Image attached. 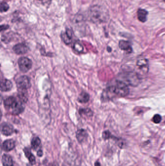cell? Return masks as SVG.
Masks as SVG:
<instances>
[{
  "label": "cell",
  "mask_w": 165,
  "mask_h": 166,
  "mask_svg": "<svg viewBox=\"0 0 165 166\" xmlns=\"http://www.w3.org/2000/svg\"><path fill=\"white\" fill-rule=\"evenodd\" d=\"M88 17L92 22L100 24L107 22L110 16L106 8L96 5L90 7L89 9Z\"/></svg>",
  "instance_id": "1"
},
{
  "label": "cell",
  "mask_w": 165,
  "mask_h": 166,
  "mask_svg": "<svg viewBox=\"0 0 165 166\" xmlns=\"http://www.w3.org/2000/svg\"><path fill=\"white\" fill-rule=\"evenodd\" d=\"M23 103L18 101L15 97L7 98L4 100V105L7 110H11L12 113L14 115H18L23 112L24 106Z\"/></svg>",
  "instance_id": "2"
},
{
  "label": "cell",
  "mask_w": 165,
  "mask_h": 166,
  "mask_svg": "<svg viewBox=\"0 0 165 166\" xmlns=\"http://www.w3.org/2000/svg\"><path fill=\"white\" fill-rule=\"evenodd\" d=\"M115 95L124 97L129 94V89L128 85L121 81H117L114 85L110 86Z\"/></svg>",
  "instance_id": "3"
},
{
  "label": "cell",
  "mask_w": 165,
  "mask_h": 166,
  "mask_svg": "<svg viewBox=\"0 0 165 166\" xmlns=\"http://www.w3.org/2000/svg\"><path fill=\"white\" fill-rule=\"evenodd\" d=\"M124 78L126 79V82H128L129 85L133 87L138 86L141 81V79L137 73L134 71H129L126 73Z\"/></svg>",
  "instance_id": "4"
},
{
  "label": "cell",
  "mask_w": 165,
  "mask_h": 166,
  "mask_svg": "<svg viewBox=\"0 0 165 166\" xmlns=\"http://www.w3.org/2000/svg\"><path fill=\"white\" fill-rule=\"evenodd\" d=\"M16 84L18 90H27L31 87L30 79L26 75L18 77L16 79Z\"/></svg>",
  "instance_id": "5"
},
{
  "label": "cell",
  "mask_w": 165,
  "mask_h": 166,
  "mask_svg": "<svg viewBox=\"0 0 165 166\" xmlns=\"http://www.w3.org/2000/svg\"><path fill=\"white\" fill-rule=\"evenodd\" d=\"M18 63L20 71L21 72L24 73L28 72L31 69L33 64L31 60L26 57H21L20 58L18 59Z\"/></svg>",
  "instance_id": "6"
},
{
  "label": "cell",
  "mask_w": 165,
  "mask_h": 166,
  "mask_svg": "<svg viewBox=\"0 0 165 166\" xmlns=\"http://www.w3.org/2000/svg\"><path fill=\"white\" fill-rule=\"evenodd\" d=\"M29 48L24 43H18L14 46L13 50L16 54L18 55L25 54L28 52Z\"/></svg>",
  "instance_id": "7"
},
{
  "label": "cell",
  "mask_w": 165,
  "mask_h": 166,
  "mask_svg": "<svg viewBox=\"0 0 165 166\" xmlns=\"http://www.w3.org/2000/svg\"><path fill=\"white\" fill-rule=\"evenodd\" d=\"M13 126L9 123H3L1 127V132L2 134L5 136H9L15 132Z\"/></svg>",
  "instance_id": "8"
},
{
  "label": "cell",
  "mask_w": 165,
  "mask_h": 166,
  "mask_svg": "<svg viewBox=\"0 0 165 166\" xmlns=\"http://www.w3.org/2000/svg\"><path fill=\"white\" fill-rule=\"evenodd\" d=\"M76 138L79 143H83L85 142L88 139V134L85 129H79L76 133Z\"/></svg>",
  "instance_id": "9"
},
{
  "label": "cell",
  "mask_w": 165,
  "mask_h": 166,
  "mask_svg": "<svg viewBox=\"0 0 165 166\" xmlns=\"http://www.w3.org/2000/svg\"><path fill=\"white\" fill-rule=\"evenodd\" d=\"M16 146L15 140L12 139L7 140L3 142L2 144V149L3 151L8 152L13 150Z\"/></svg>",
  "instance_id": "10"
},
{
  "label": "cell",
  "mask_w": 165,
  "mask_h": 166,
  "mask_svg": "<svg viewBox=\"0 0 165 166\" xmlns=\"http://www.w3.org/2000/svg\"><path fill=\"white\" fill-rule=\"evenodd\" d=\"M73 32L70 29H66L65 32H63L61 34V38L62 41L66 44H70L72 42Z\"/></svg>",
  "instance_id": "11"
},
{
  "label": "cell",
  "mask_w": 165,
  "mask_h": 166,
  "mask_svg": "<svg viewBox=\"0 0 165 166\" xmlns=\"http://www.w3.org/2000/svg\"><path fill=\"white\" fill-rule=\"evenodd\" d=\"M119 46L122 50L125 51L128 53H131L133 50L131 44L129 42L126 40H122L119 41Z\"/></svg>",
  "instance_id": "12"
},
{
  "label": "cell",
  "mask_w": 165,
  "mask_h": 166,
  "mask_svg": "<svg viewBox=\"0 0 165 166\" xmlns=\"http://www.w3.org/2000/svg\"><path fill=\"white\" fill-rule=\"evenodd\" d=\"M13 84L11 82L7 79H3L1 81V90L2 91H9L11 89Z\"/></svg>",
  "instance_id": "13"
},
{
  "label": "cell",
  "mask_w": 165,
  "mask_h": 166,
  "mask_svg": "<svg viewBox=\"0 0 165 166\" xmlns=\"http://www.w3.org/2000/svg\"><path fill=\"white\" fill-rule=\"evenodd\" d=\"M148 12L142 8H139L137 11V17L138 20L141 22H145L147 20Z\"/></svg>",
  "instance_id": "14"
},
{
  "label": "cell",
  "mask_w": 165,
  "mask_h": 166,
  "mask_svg": "<svg viewBox=\"0 0 165 166\" xmlns=\"http://www.w3.org/2000/svg\"><path fill=\"white\" fill-rule=\"evenodd\" d=\"M23 151L26 157L27 158H28L30 163L32 165H34L36 163L35 157L32 153L29 148H28V147L27 148V147L23 149Z\"/></svg>",
  "instance_id": "15"
},
{
  "label": "cell",
  "mask_w": 165,
  "mask_h": 166,
  "mask_svg": "<svg viewBox=\"0 0 165 166\" xmlns=\"http://www.w3.org/2000/svg\"><path fill=\"white\" fill-rule=\"evenodd\" d=\"M2 162L3 166H14L13 159L11 156L8 154H3V155Z\"/></svg>",
  "instance_id": "16"
},
{
  "label": "cell",
  "mask_w": 165,
  "mask_h": 166,
  "mask_svg": "<svg viewBox=\"0 0 165 166\" xmlns=\"http://www.w3.org/2000/svg\"><path fill=\"white\" fill-rule=\"evenodd\" d=\"M137 66L139 69L142 71H146V69H148V62L145 58L139 59L137 62Z\"/></svg>",
  "instance_id": "17"
},
{
  "label": "cell",
  "mask_w": 165,
  "mask_h": 166,
  "mask_svg": "<svg viewBox=\"0 0 165 166\" xmlns=\"http://www.w3.org/2000/svg\"><path fill=\"white\" fill-rule=\"evenodd\" d=\"M27 90H18V99L22 103H26L28 101V92Z\"/></svg>",
  "instance_id": "18"
},
{
  "label": "cell",
  "mask_w": 165,
  "mask_h": 166,
  "mask_svg": "<svg viewBox=\"0 0 165 166\" xmlns=\"http://www.w3.org/2000/svg\"><path fill=\"white\" fill-rule=\"evenodd\" d=\"M90 95L86 92H82L78 98V102L80 103H86L89 101Z\"/></svg>",
  "instance_id": "19"
},
{
  "label": "cell",
  "mask_w": 165,
  "mask_h": 166,
  "mask_svg": "<svg viewBox=\"0 0 165 166\" xmlns=\"http://www.w3.org/2000/svg\"><path fill=\"white\" fill-rule=\"evenodd\" d=\"M41 141L39 138L34 137L31 140L32 148L34 150H36L41 145Z\"/></svg>",
  "instance_id": "20"
},
{
  "label": "cell",
  "mask_w": 165,
  "mask_h": 166,
  "mask_svg": "<svg viewBox=\"0 0 165 166\" xmlns=\"http://www.w3.org/2000/svg\"><path fill=\"white\" fill-rule=\"evenodd\" d=\"M79 113L82 116L91 117L93 116V113L90 108H82L80 109Z\"/></svg>",
  "instance_id": "21"
},
{
  "label": "cell",
  "mask_w": 165,
  "mask_h": 166,
  "mask_svg": "<svg viewBox=\"0 0 165 166\" xmlns=\"http://www.w3.org/2000/svg\"><path fill=\"white\" fill-rule=\"evenodd\" d=\"M73 48L74 51H75L78 53H81L84 50L83 46L82 44V43H80L79 41H76L74 43Z\"/></svg>",
  "instance_id": "22"
},
{
  "label": "cell",
  "mask_w": 165,
  "mask_h": 166,
  "mask_svg": "<svg viewBox=\"0 0 165 166\" xmlns=\"http://www.w3.org/2000/svg\"><path fill=\"white\" fill-rule=\"evenodd\" d=\"M9 7L7 3L5 2H3L1 3V7H0V10L1 13L7 12L9 9Z\"/></svg>",
  "instance_id": "23"
},
{
  "label": "cell",
  "mask_w": 165,
  "mask_h": 166,
  "mask_svg": "<svg viewBox=\"0 0 165 166\" xmlns=\"http://www.w3.org/2000/svg\"><path fill=\"white\" fill-rule=\"evenodd\" d=\"M102 138L104 140H108L109 138H112V136L111 135L110 132L108 130L104 132L102 134Z\"/></svg>",
  "instance_id": "24"
},
{
  "label": "cell",
  "mask_w": 165,
  "mask_h": 166,
  "mask_svg": "<svg viewBox=\"0 0 165 166\" xmlns=\"http://www.w3.org/2000/svg\"><path fill=\"white\" fill-rule=\"evenodd\" d=\"M161 120H162V117L159 114H155L153 118V121L154 123H156V124L160 123Z\"/></svg>",
  "instance_id": "25"
},
{
  "label": "cell",
  "mask_w": 165,
  "mask_h": 166,
  "mask_svg": "<svg viewBox=\"0 0 165 166\" xmlns=\"http://www.w3.org/2000/svg\"><path fill=\"white\" fill-rule=\"evenodd\" d=\"M43 152L42 150L40 149L37 152V155L38 156L41 157V156H43Z\"/></svg>",
  "instance_id": "26"
},
{
  "label": "cell",
  "mask_w": 165,
  "mask_h": 166,
  "mask_svg": "<svg viewBox=\"0 0 165 166\" xmlns=\"http://www.w3.org/2000/svg\"><path fill=\"white\" fill-rule=\"evenodd\" d=\"M8 28H9V26H8V25H2L1 27V31H3V30H7V29H8Z\"/></svg>",
  "instance_id": "27"
},
{
  "label": "cell",
  "mask_w": 165,
  "mask_h": 166,
  "mask_svg": "<svg viewBox=\"0 0 165 166\" xmlns=\"http://www.w3.org/2000/svg\"><path fill=\"white\" fill-rule=\"evenodd\" d=\"M95 166H101V165H100V164L99 162L97 161V162L95 163Z\"/></svg>",
  "instance_id": "28"
},
{
  "label": "cell",
  "mask_w": 165,
  "mask_h": 166,
  "mask_svg": "<svg viewBox=\"0 0 165 166\" xmlns=\"http://www.w3.org/2000/svg\"><path fill=\"white\" fill-rule=\"evenodd\" d=\"M51 166H59V165L57 164V163H53L52 164H51Z\"/></svg>",
  "instance_id": "29"
},
{
  "label": "cell",
  "mask_w": 165,
  "mask_h": 166,
  "mask_svg": "<svg viewBox=\"0 0 165 166\" xmlns=\"http://www.w3.org/2000/svg\"><path fill=\"white\" fill-rule=\"evenodd\" d=\"M108 52H110L111 51V48H110L109 47H108Z\"/></svg>",
  "instance_id": "30"
},
{
  "label": "cell",
  "mask_w": 165,
  "mask_h": 166,
  "mask_svg": "<svg viewBox=\"0 0 165 166\" xmlns=\"http://www.w3.org/2000/svg\"><path fill=\"white\" fill-rule=\"evenodd\" d=\"M39 1H44V0H39Z\"/></svg>",
  "instance_id": "31"
},
{
  "label": "cell",
  "mask_w": 165,
  "mask_h": 166,
  "mask_svg": "<svg viewBox=\"0 0 165 166\" xmlns=\"http://www.w3.org/2000/svg\"><path fill=\"white\" fill-rule=\"evenodd\" d=\"M164 2H165V0H163Z\"/></svg>",
  "instance_id": "32"
}]
</instances>
